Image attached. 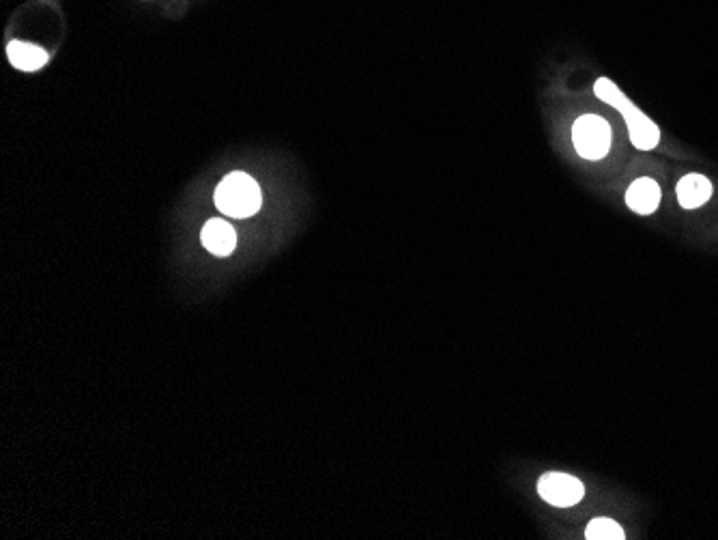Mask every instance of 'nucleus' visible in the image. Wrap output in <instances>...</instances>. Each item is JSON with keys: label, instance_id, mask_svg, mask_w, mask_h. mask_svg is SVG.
<instances>
[{"label": "nucleus", "instance_id": "1", "mask_svg": "<svg viewBox=\"0 0 718 540\" xmlns=\"http://www.w3.org/2000/svg\"><path fill=\"white\" fill-rule=\"evenodd\" d=\"M594 93L602 102L613 106L620 115L624 117V123L628 127V136L633 147L639 151H652L658 147L660 142V130L658 125L630 102L624 95V91L617 87V84L609 78H598L594 84Z\"/></svg>", "mask_w": 718, "mask_h": 540}, {"label": "nucleus", "instance_id": "2", "mask_svg": "<svg viewBox=\"0 0 718 540\" xmlns=\"http://www.w3.org/2000/svg\"><path fill=\"white\" fill-rule=\"evenodd\" d=\"M263 196L258 183L246 173L228 175L218 190H215V205H218L226 216L233 218H250L261 209Z\"/></svg>", "mask_w": 718, "mask_h": 540}, {"label": "nucleus", "instance_id": "3", "mask_svg": "<svg viewBox=\"0 0 718 540\" xmlns=\"http://www.w3.org/2000/svg\"><path fill=\"white\" fill-rule=\"evenodd\" d=\"M572 145L581 158L598 162L611 149V125L598 115H583L572 125Z\"/></svg>", "mask_w": 718, "mask_h": 540}, {"label": "nucleus", "instance_id": "4", "mask_svg": "<svg viewBox=\"0 0 718 540\" xmlns=\"http://www.w3.org/2000/svg\"><path fill=\"white\" fill-rule=\"evenodd\" d=\"M538 495L551 506L570 508L583 500L585 487L579 478L570 474L549 472L538 480Z\"/></svg>", "mask_w": 718, "mask_h": 540}, {"label": "nucleus", "instance_id": "5", "mask_svg": "<svg viewBox=\"0 0 718 540\" xmlns=\"http://www.w3.org/2000/svg\"><path fill=\"white\" fill-rule=\"evenodd\" d=\"M712 181L701 173H688L678 181V203L682 209H699L712 198Z\"/></svg>", "mask_w": 718, "mask_h": 540}, {"label": "nucleus", "instance_id": "6", "mask_svg": "<svg viewBox=\"0 0 718 540\" xmlns=\"http://www.w3.org/2000/svg\"><path fill=\"white\" fill-rule=\"evenodd\" d=\"M660 186L652 177H641L630 183L626 192V205L639 216H652L660 205Z\"/></svg>", "mask_w": 718, "mask_h": 540}, {"label": "nucleus", "instance_id": "7", "mask_svg": "<svg viewBox=\"0 0 718 540\" xmlns=\"http://www.w3.org/2000/svg\"><path fill=\"white\" fill-rule=\"evenodd\" d=\"M200 239H203V246L215 257H228L237 246V233L224 220H209Z\"/></svg>", "mask_w": 718, "mask_h": 540}, {"label": "nucleus", "instance_id": "8", "mask_svg": "<svg viewBox=\"0 0 718 540\" xmlns=\"http://www.w3.org/2000/svg\"><path fill=\"white\" fill-rule=\"evenodd\" d=\"M7 54H9L11 65L22 69V71H37L50 59L46 50L39 46H33V44H24V41H11L7 48Z\"/></svg>", "mask_w": 718, "mask_h": 540}, {"label": "nucleus", "instance_id": "9", "mask_svg": "<svg viewBox=\"0 0 718 540\" xmlns=\"http://www.w3.org/2000/svg\"><path fill=\"white\" fill-rule=\"evenodd\" d=\"M587 540H624V530L620 523H615L609 517H596L590 521L585 530Z\"/></svg>", "mask_w": 718, "mask_h": 540}]
</instances>
